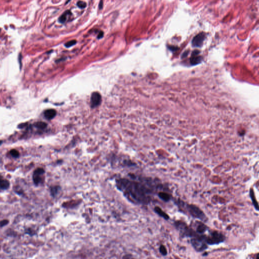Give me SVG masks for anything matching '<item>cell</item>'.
Returning <instances> with one entry per match:
<instances>
[{
	"label": "cell",
	"mask_w": 259,
	"mask_h": 259,
	"mask_svg": "<svg viewBox=\"0 0 259 259\" xmlns=\"http://www.w3.org/2000/svg\"><path fill=\"white\" fill-rule=\"evenodd\" d=\"M158 186L148 179L143 182L131 181L126 179L117 180L118 188L126 197L132 201L144 204L149 203L150 195L153 194Z\"/></svg>",
	"instance_id": "1"
},
{
	"label": "cell",
	"mask_w": 259,
	"mask_h": 259,
	"mask_svg": "<svg viewBox=\"0 0 259 259\" xmlns=\"http://www.w3.org/2000/svg\"><path fill=\"white\" fill-rule=\"evenodd\" d=\"M176 203L179 207H183L184 208L193 218L198 219L203 222H205L207 220V218L204 212L196 205L192 204L186 203L181 200H177Z\"/></svg>",
	"instance_id": "2"
},
{
	"label": "cell",
	"mask_w": 259,
	"mask_h": 259,
	"mask_svg": "<svg viewBox=\"0 0 259 259\" xmlns=\"http://www.w3.org/2000/svg\"><path fill=\"white\" fill-rule=\"evenodd\" d=\"M174 225L182 238H192L198 235L193 228L188 226L186 223L182 221H176L174 222Z\"/></svg>",
	"instance_id": "3"
},
{
	"label": "cell",
	"mask_w": 259,
	"mask_h": 259,
	"mask_svg": "<svg viewBox=\"0 0 259 259\" xmlns=\"http://www.w3.org/2000/svg\"><path fill=\"white\" fill-rule=\"evenodd\" d=\"M226 236L222 232L217 231H209L208 234L206 235V242L208 246L217 245L224 242Z\"/></svg>",
	"instance_id": "4"
},
{
	"label": "cell",
	"mask_w": 259,
	"mask_h": 259,
	"mask_svg": "<svg viewBox=\"0 0 259 259\" xmlns=\"http://www.w3.org/2000/svg\"><path fill=\"white\" fill-rule=\"evenodd\" d=\"M190 244L194 250L198 252H202L208 248L205 234H198L193 238H190Z\"/></svg>",
	"instance_id": "5"
},
{
	"label": "cell",
	"mask_w": 259,
	"mask_h": 259,
	"mask_svg": "<svg viewBox=\"0 0 259 259\" xmlns=\"http://www.w3.org/2000/svg\"><path fill=\"white\" fill-rule=\"evenodd\" d=\"M45 170L43 168H39L37 169L34 172L33 178L34 184L36 186H38L43 182V178L42 176L45 173Z\"/></svg>",
	"instance_id": "6"
},
{
	"label": "cell",
	"mask_w": 259,
	"mask_h": 259,
	"mask_svg": "<svg viewBox=\"0 0 259 259\" xmlns=\"http://www.w3.org/2000/svg\"><path fill=\"white\" fill-rule=\"evenodd\" d=\"M194 230L198 234H204L208 230V227L203 222H196L195 224Z\"/></svg>",
	"instance_id": "7"
},
{
	"label": "cell",
	"mask_w": 259,
	"mask_h": 259,
	"mask_svg": "<svg viewBox=\"0 0 259 259\" xmlns=\"http://www.w3.org/2000/svg\"><path fill=\"white\" fill-rule=\"evenodd\" d=\"M101 101V97L98 92H94L92 94L91 98V103L92 107L94 108L98 106Z\"/></svg>",
	"instance_id": "8"
},
{
	"label": "cell",
	"mask_w": 259,
	"mask_h": 259,
	"mask_svg": "<svg viewBox=\"0 0 259 259\" xmlns=\"http://www.w3.org/2000/svg\"><path fill=\"white\" fill-rule=\"evenodd\" d=\"M204 39L205 34L204 33H200L194 37L192 40L193 46L195 47H199L201 46Z\"/></svg>",
	"instance_id": "9"
},
{
	"label": "cell",
	"mask_w": 259,
	"mask_h": 259,
	"mask_svg": "<svg viewBox=\"0 0 259 259\" xmlns=\"http://www.w3.org/2000/svg\"><path fill=\"white\" fill-rule=\"evenodd\" d=\"M154 212L157 214L160 217L164 218L166 220H168L170 219L169 216L165 213L164 211L161 209V208H160L159 206H155L154 208Z\"/></svg>",
	"instance_id": "10"
},
{
	"label": "cell",
	"mask_w": 259,
	"mask_h": 259,
	"mask_svg": "<svg viewBox=\"0 0 259 259\" xmlns=\"http://www.w3.org/2000/svg\"><path fill=\"white\" fill-rule=\"evenodd\" d=\"M158 196L159 198L165 202H169L172 199V195L167 192L161 191L158 192Z\"/></svg>",
	"instance_id": "11"
},
{
	"label": "cell",
	"mask_w": 259,
	"mask_h": 259,
	"mask_svg": "<svg viewBox=\"0 0 259 259\" xmlns=\"http://www.w3.org/2000/svg\"><path fill=\"white\" fill-rule=\"evenodd\" d=\"M56 115V111L53 109H50L46 110L44 112L45 117L47 120H51L53 119Z\"/></svg>",
	"instance_id": "12"
},
{
	"label": "cell",
	"mask_w": 259,
	"mask_h": 259,
	"mask_svg": "<svg viewBox=\"0 0 259 259\" xmlns=\"http://www.w3.org/2000/svg\"><path fill=\"white\" fill-rule=\"evenodd\" d=\"M10 182L5 179H0V190H5L9 188Z\"/></svg>",
	"instance_id": "13"
},
{
	"label": "cell",
	"mask_w": 259,
	"mask_h": 259,
	"mask_svg": "<svg viewBox=\"0 0 259 259\" xmlns=\"http://www.w3.org/2000/svg\"><path fill=\"white\" fill-rule=\"evenodd\" d=\"M71 14V13L69 10H67V11H65L60 16V17L59 18V22H60L61 23H65L67 20L68 16H70Z\"/></svg>",
	"instance_id": "14"
},
{
	"label": "cell",
	"mask_w": 259,
	"mask_h": 259,
	"mask_svg": "<svg viewBox=\"0 0 259 259\" xmlns=\"http://www.w3.org/2000/svg\"><path fill=\"white\" fill-rule=\"evenodd\" d=\"M250 196H251V199L252 200V202L255 207V208L256 209L257 211H258L259 210V208H258V202L256 200V198L255 197V195H254V191H253V189H251L250 190Z\"/></svg>",
	"instance_id": "15"
},
{
	"label": "cell",
	"mask_w": 259,
	"mask_h": 259,
	"mask_svg": "<svg viewBox=\"0 0 259 259\" xmlns=\"http://www.w3.org/2000/svg\"><path fill=\"white\" fill-rule=\"evenodd\" d=\"M60 189V187L58 186H55L53 187H51L50 188V193L53 197H55L58 193L59 190Z\"/></svg>",
	"instance_id": "16"
},
{
	"label": "cell",
	"mask_w": 259,
	"mask_h": 259,
	"mask_svg": "<svg viewBox=\"0 0 259 259\" xmlns=\"http://www.w3.org/2000/svg\"><path fill=\"white\" fill-rule=\"evenodd\" d=\"M35 126L37 128H39L40 129H44L45 128H46V127L47 126V125L46 123H45L44 122H37V123H35Z\"/></svg>",
	"instance_id": "17"
},
{
	"label": "cell",
	"mask_w": 259,
	"mask_h": 259,
	"mask_svg": "<svg viewBox=\"0 0 259 259\" xmlns=\"http://www.w3.org/2000/svg\"><path fill=\"white\" fill-rule=\"evenodd\" d=\"M159 252L163 256H166L168 254V252H167V249L165 247V246L163 245H161L159 247Z\"/></svg>",
	"instance_id": "18"
},
{
	"label": "cell",
	"mask_w": 259,
	"mask_h": 259,
	"mask_svg": "<svg viewBox=\"0 0 259 259\" xmlns=\"http://www.w3.org/2000/svg\"><path fill=\"white\" fill-rule=\"evenodd\" d=\"M10 153L13 157H15V158H17L19 156V153L16 149L11 150V151H10Z\"/></svg>",
	"instance_id": "19"
},
{
	"label": "cell",
	"mask_w": 259,
	"mask_h": 259,
	"mask_svg": "<svg viewBox=\"0 0 259 259\" xmlns=\"http://www.w3.org/2000/svg\"><path fill=\"white\" fill-rule=\"evenodd\" d=\"M76 43V40H72V41H70L67 43H66L65 44V46L66 47H67V48H69V47H70L73 45H74Z\"/></svg>",
	"instance_id": "20"
},
{
	"label": "cell",
	"mask_w": 259,
	"mask_h": 259,
	"mask_svg": "<svg viewBox=\"0 0 259 259\" xmlns=\"http://www.w3.org/2000/svg\"><path fill=\"white\" fill-rule=\"evenodd\" d=\"M77 6L81 8V9H83V8H85L87 6V4L85 2H83V1H78L77 3Z\"/></svg>",
	"instance_id": "21"
},
{
	"label": "cell",
	"mask_w": 259,
	"mask_h": 259,
	"mask_svg": "<svg viewBox=\"0 0 259 259\" xmlns=\"http://www.w3.org/2000/svg\"><path fill=\"white\" fill-rule=\"evenodd\" d=\"M9 223L8 220H3L1 221H0V227H3V226H5L7 225Z\"/></svg>",
	"instance_id": "22"
},
{
	"label": "cell",
	"mask_w": 259,
	"mask_h": 259,
	"mask_svg": "<svg viewBox=\"0 0 259 259\" xmlns=\"http://www.w3.org/2000/svg\"><path fill=\"white\" fill-rule=\"evenodd\" d=\"M103 35H104V33H103L102 31H100L99 32V34H98V36H97V38H98V39H101V38H103Z\"/></svg>",
	"instance_id": "23"
},
{
	"label": "cell",
	"mask_w": 259,
	"mask_h": 259,
	"mask_svg": "<svg viewBox=\"0 0 259 259\" xmlns=\"http://www.w3.org/2000/svg\"><path fill=\"white\" fill-rule=\"evenodd\" d=\"M102 4H102V1L101 0V1H100V5H99V8H100V9H102V5H103Z\"/></svg>",
	"instance_id": "24"
},
{
	"label": "cell",
	"mask_w": 259,
	"mask_h": 259,
	"mask_svg": "<svg viewBox=\"0 0 259 259\" xmlns=\"http://www.w3.org/2000/svg\"><path fill=\"white\" fill-rule=\"evenodd\" d=\"M2 143H3V141H0V145L2 144Z\"/></svg>",
	"instance_id": "25"
},
{
	"label": "cell",
	"mask_w": 259,
	"mask_h": 259,
	"mask_svg": "<svg viewBox=\"0 0 259 259\" xmlns=\"http://www.w3.org/2000/svg\"><path fill=\"white\" fill-rule=\"evenodd\" d=\"M1 175H0V178H1Z\"/></svg>",
	"instance_id": "26"
},
{
	"label": "cell",
	"mask_w": 259,
	"mask_h": 259,
	"mask_svg": "<svg viewBox=\"0 0 259 259\" xmlns=\"http://www.w3.org/2000/svg\"><path fill=\"white\" fill-rule=\"evenodd\" d=\"M0 31H1V29H0Z\"/></svg>",
	"instance_id": "27"
}]
</instances>
